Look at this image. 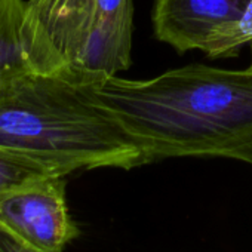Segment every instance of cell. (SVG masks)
Masks as SVG:
<instances>
[{"label": "cell", "mask_w": 252, "mask_h": 252, "mask_svg": "<svg viewBox=\"0 0 252 252\" xmlns=\"http://www.w3.org/2000/svg\"><path fill=\"white\" fill-rule=\"evenodd\" d=\"M24 12V0H0V91L32 70L23 40Z\"/></svg>", "instance_id": "obj_6"}, {"label": "cell", "mask_w": 252, "mask_h": 252, "mask_svg": "<svg viewBox=\"0 0 252 252\" xmlns=\"http://www.w3.org/2000/svg\"><path fill=\"white\" fill-rule=\"evenodd\" d=\"M0 252H42L0 227Z\"/></svg>", "instance_id": "obj_9"}, {"label": "cell", "mask_w": 252, "mask_h": 252, "mask_svg": "<svg viewBox=\"0 0 252 252\" xmlns=\"http://www.w3.org/2000/svg\"><path fill=\"white\" fill-rule=\"evenodd\" d=\"M132 0H29L23 40L33 71L117 76L132 64Z\"/></svg>", "instance_id": "obj_3"}, {"label": "cell", "mask_w": 252, "mask_h": 252, "mask_svg": "<svg viewBox=\"0 0 252 252\" xmlns=\"http://www.w3.org/2000/svg\"><path fill=\"white\" fill-rule=\"evenodd\" d=\"M102 76L27 71L0 91V146L60 177L96 168L132 169L149 159L95 92Z\"/></svg>", "instance_id": "obj_2"}, {"label": "cell", "mask_w": 252, "mask_h": 252, "mask_svg": "<svg viewBox=\"0 0 252 252\" xmlns=\"http://www.w3.org/2000/svg\"><path fill=\"white\" fill-rule=\"evenodd\" d=\"M0 227L42 252H64L80 233L68 212L65 177H39L0 196Z\"/></svg>", "instance_id": "obj_4"}, {"label": "cell", "mask_w": 252, "mask_h": 252, "mask_svg": "<svg viewBox=\"0 0 252 252\" xmlns=\"http://www.w3.org/2000/svg\"><path fill=\"white\" fill-rule=\"evenodd\" d=\"M95 92L149 163L169 158H227L252 163L249 68L193 64L147 80L102 76Z\"/></svg>", "instance_id": "obj_1"}, {"label": "cell", "mask_w": 252, "mask_h": 252, "mask_svg": "<svg viewBox=\"0 0 252 252\" xmlns=\"http://www.w3.org/2000/svg\"><path fill=\"white\" fill-rule=\"evenodd\" d=\"M251 0H155L152 23L158 40L177 52L202 51L221 27L236 21Z\"/></svg>", "instance_id": "obj_5"}, {"label": "cell", "mask_w": 252, "mask_h": 252, "mask_svg": "<svg viewBox=\"0 0 252 252\" xmlns=\"http://www.w3.org/2000/svg\"><path fill=\"white\" fill-rule=\"evenodd\" d=\"M249 48H251V63H249L248 68H249V70H252V42L249 43Z\"/></svg>", "instance_id": "obj_10"}, {"label": "cell", "mask_w": 252, "mask_h": 252, "mask_svg": "<svg viewBox=\"0 0 252 252\" xmlns=\"http://www.w3.org/2000/svg\"><path fill=\"white\" fill-rule=\"evenodd\" d=\"M45 175H55L36 159L0 146V196Z\"/></svg>", "instance_id": "obj_7"}, {"label": "cell", "mask_w": 252, "mask_h": 252, "mask_svg": "<svg viewBox=\"0 0 252 252\" xmlns=\"http://www.w3.org/2000/svg\"><path fill=\"white\" fill-rule=\"evenodd\" d=\"M252 42V0L236 21L221 27L205 43L202 52L209 58H227L239 54L240 48Z\"/></svg>", "instance_id": "obj_8"}]
</instances>
